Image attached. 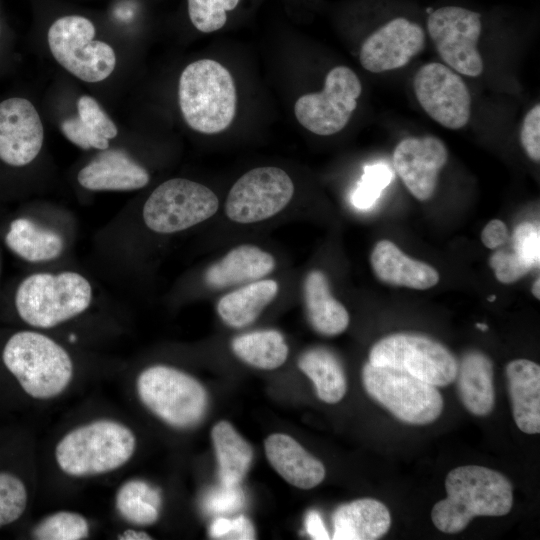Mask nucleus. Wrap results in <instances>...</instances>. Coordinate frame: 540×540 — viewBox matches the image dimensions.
<instances>
[{"mask_svg":"<svg viewBox=\"0 0 540 540\" xmlns=\"http://www.w3.org/2000/svg\"><path fill=\"white\" fill-rule=\"evenodd\" d=\"M521 144L531 160H540V106L536 104L525 116L520 132Z\"/></svg>","mask_w":540,"mask_h":540,"instance_id":"obj_42","label":"nucleus"},{"mask_svg":"<svg viewBox=\"0 0 540 540\" xmlns=\"http://www.w3.org/2000/svg\"><path fill=\"white\" fill-rule=\"evenodd\" d=\"M476 327L481 331H486L488 329V326L484 323H476Z\"/></svg>","mask_w":540,"mask_h":540,"instance_id":"obj_47","label":"nucleus"},{"mask_svg":"<svg viewBox=\"0 0 540 540\" xmlns=\"http://www.w3.org/2000/svg\"><path fill=\"white\" fill-rule=\"evenodd\" d=\"M139 399L166 424L189 429L205 415L208 397L202 384L191 375L166 365L144 369L137 377Z\"/></svg>","mask_w":540,"mask_h":540,"instance_id":"obj_6","label":"nucleus"},{"mask_svg":"<svg viewBox=\"0 0 540 540\" xmlns=\"http://www.w3.org/2000/svg\"><path fill=\"white\" fill-rule=\"evenodd\" d=\"M95 27L86 17L67 15L55 20L48 30V45L55 60L85 82H100L113 72V48L94 40Z\"/></svg>","mask_w":540,"mask_h":540,"instance_id":"obj_9","label":"nucleus"},{"mask_svg":"<svg viewBox=\"0 0 540 540\" xmlns=\"http://www.w3.org/2000/svg\"><path fill=\"white\" fill-rule=\"evenodd\" d=\"M298 367L313 382L321 401L335 404L345 396L347 382L343 367L328 349L317 347L305 351L299 357Z\"/></svg>","mask_w":540,"mask_h":540,"instance_id":"obj_29","label":"nucleus"},{"mask_svg":"<svg viewBox=\"0 0 540 540\" xmlns=\"http://www.w3.org/2000/svg\"><path fill=\"white\" fill-rule=\"evenodd\" d=\"M244 504V495L239 485L213 489L205 498V508L212 514L233 513Z\"/></svg>","mask_w":540,"mask_h":540,"instance_id":"obj_41","label":"nucleus"},{"mask_svg":"<svg viewBox=\"0 0 540 540\" xmlns=\"http://www.w3.org/2000/svg\"><path fill=\"white\" fill-rule=\"evenodd\" d=\"M307 533L313 539H329L328 532L323 524L322 518L317 511H310L305 519Z\"/></svg>","mask_w":540,"mask_h":540,"instance_id":"obj_44","label":"nucleus"},{"mask_svg":"<svg viewBox=\"0 0 540 540\" xmlns=\"http://www.w3.org/2000/svg\"><path fill=\"white\" fill-rule=\"evenodd\" d=\"M362 382L372 399L404 423L429 424L442 413L443 399L436 386L403 370L367 362Z\"/></svg>","mask_w":540,"mask_h":540,"instance_id":"obj_7","label":"nucleus"},{"mask_svg":"<svg viewBox=\"0 0 540 540\" xmlns=\"http://www.w3.org/2000/svg\"><path fill=\"white\" fill-rule=\"evenodd\" d=\"M136 444L134 432L125 424L98 419L67 432L55 447V461L71 477L106 474L124 466Z\"/></svg>","mask_w":540,"mask_h":540,"instance_id":"obj_2","label":"nucleus"},{"mask_svg":"<svg viewBox=\"0 0 540 540\" xmlns=\"http://www.w3.org/2000/svg\"><path fill=\"white\" fill-rule=\"evenodd\" d=\"M8 248L29 262L49 261L63 251V238L28 218H17L9 226L5 236Z\"/></svg>","mask_w":540,"mask_h":540,"instance_id":"obj_28","label":"nucleus"},{"mask_svg":"<svg viewBox=\"0 0 540 540\" xmlns=\"http://www.w3.org/2000/svg\"><path fill=\"white\" fill-rule=\"evenodd\" d=\"M44 129L33 104L24 98H9L0 103V159L20 167L39 154Z\"/></svg>","mask_w":540,"mask_h":540,"instance_id":"obj_17","label":"nucleus"},{"mask_svg":"<svg viewBox=\"0 0 540 540\" xmlns=\"http://www.w3.org/2000/svg\"><path fill=\"white\" fill-rule=\"evenodd\" d=\"M495 299H496V295H490V296L488 297V301H489V302H493Z\"/></svg>","mask_w":540,"mask_h":540,"instance_id":"obj_48","label":"nucleus"},{"mask_svg":"<svg viewBox=\"0 0 540 540\" xmlns=\"http://www.w3.org/2000/svg\"><path fill=\"white\" fill-rule=\"evenodd\" d=\"M90 526L87 519L72 511H58L42 519L32 536L40 540H81L87 538Z\"/></svg>","mask_w":540,"mask_h":540,"instance_id":"obj_32","label":"nucleus"},{"mask_svg":"<svg viewBox=\"0 0 540 540\" xmlns=\"http://www.w3.org/2000/svg\"><path fill=\"white\" fill-rule=\"evenodd\" d=\"M211 438L221 484L239 485L252 463V446L228 421L217 422L212 428Z\"/></svg>","mask_w":540,"mask_h":540,"instance_id":"obj_27","label":"nucleus"},{"mask_svg":"<svg viewBox=\"0 0 540 540\" xmlns=\"http://www.w3.org/2000/svg\"><path fill=\"white\" fill-rule=\"evenodd\" d=\"M332 523L334 540H376L388 532L391 515L384 503L361 498L337 507Z\"/></svg>","mask_w":540,"mask_h":540,"instance_id":"obj_23","label":"nucleus"},{"mask_svg":"<svg viewBox=\"0 0 540 540\" xmlns=\"http://www.w3.org/2000/svg\"><path fill=\"white\" fill-rule=\"evenodd\" d=\"M5 368L31 398L48 400L70 385L74 365L68 352L50 337L35 331H19L2 350Z\"/></svg>","mask_w":540,"mask_h":540,"instance_id":"obj_3","label":"nucleus"},{"mask_svg":"<svg viewBox=\"0 0 540 540\" xmlns=\"http://www.w3.org/2000/svg\"><path fill=\"white\" fill-rule=\"evenodd\" d=\"M162 498L160 491L143 480L125 482L116 494V509L124 520L139 526L155 523Z\"/></svg>","mask_w":540,"mask_h":540,"instance_id":"obj_31","label":"nucleus"},{"mask_svg":"<svg viewBox=\"0 0 540 540\" xmlns=\"http://www.w3.org/2000/svg\"><path fill=\"white\" fill-rule=\"evenodd\" d=\"M79 184L94 191H130L143 188L149 174L124 151L105 149L77 175Z\"/></svg>","mask_w":540,"mask_h":540,"instance_id":"obj_18","label":"nucleus"},{"mask_svg":"<svg viewBox=\"0 0 540 540\" xmlns=\"http://www.w3.org/2000/svg\"><path fill=\"white\" fill-rule=\"evenodd\" d=\"M209 534L214 539H255L254 526L244 515L232 519L225 517L216 518L210 525Z\"/></svg>","mask_w":540,"mask_h":540,"instance_id":"obj_39","label":"nucleus"},{"mask_svg":"<svg viewBox=\"0 0 540 540\" xmlns=\"http://www.w3.org/2000/svg\"><path fill=\"white\" fill-rule=\"evenodd\" d=\"M393 178L394 171L386 163L366 165L360 181L351 194L352 205L361 210L370 209Z\"/></svg>","mask_w":540,"mask_h":540,"instance_id":"obj_33","label":"nucleus"},{"mask_svg":"<svg viewBox=\"0 0 540 540\" xmlns=\"http://www.w3.org/2000/svg\"><path fill=\"white\" fill-rule=\"evenodd\" d=\"M447 160L445 144L434 136L404 138L392 156L395 172L419 201H427L433 196L439 173Z\"/></svg>","mask_w":540,"mask_h":540,"instance_id":"obj_15","label":"nucleus"},{"mask_svg":"<svg viewBox=\"0 0 540 540\" xmlns=\"http://www.w3.org/2000/svg\"><path fill=\"white\" fill-rule=\"evenodd\" d=\"M178 98L188 126L203 134L222 132L236 113L233 78L224 66L211 59L197 60L183 70Z\"/></svg>","mask_w":540,"mask_h":540,"instance_id":"obj_4","label":"nucleus"},{"mask_svg":"<svg viewBox=\"0 0 540 540\" xmlns=\"http://www.w3.org/2000/svg\"><path fill=\"white\" fill-rule=\"evenodd\" d=\"M446 498L432 508L431 519L443 533L464 530L477 516H504L513 506V487L500 472L464 465L452 469L445 479Z\"/></svg>","mask_w":540,"mask_h":540,"instance_id":"obj_1","label":"nucleus"},{"mask_svg":"<svg viewBox=\"0 0 540 540\" xmlns=\"http://www.w3.org/2000/svg\"><path fill=\"white\" fill-rule=\"evenodd\" d=\"M368 362L403 370L436 387L452 383L458 368V361L443 344L416 333L383 337L371 348Z\"/></svg>","mask_w":540,"mask_h":540,"instance_id":"obj_8","label":"nucleus"},{"mask_svg":"<svg viewBox=\"0 0 540 540\" xmlns=\"http://www.w3.org/2000/svg\"><path fill=\"white\" fill-rule=\"evenodd\" d=\"M119 539L124 540H145V539H152V537L144 532V531H138L134 529H128L124 531L122 534L119 535Z\"/></svg>","mask_w":540,"mask_h":540,"instance_id":"obj_45","label":"nucleus"},{"mask_svg":"<svg viewBox=\"0 0 540 540\" xmlns=\"http://www.w3.org/2000/svg\"><path fill=\"white\" fill-rule=\"evenodd\" d=\"M512 250L532 268H538L540 261L539 227L531 222L517 225L512 234Z\"/></svg>","mask_w":540,"mask_h":540,"instance_id":"obj_37","label":"nucleus"},{"mask_svg":"<svg viewBox=\"0 0 540 540\" xmlns=\"http://www.w3.org/2000/svg\"><path fill=\"white\" fill-rule=\"evenodd\" d=\"M303 297L307 317L312 328L324 336H336L349 325V314L344 305L331 293L326 275L312 270L305 277Z\"/></svg>","mask_w":540,"mask_h":540,"instance_id":"obj_25","label":"nucleus"},{"mask_svg":"<svg viewBox=\"0 0 540 540\" xmlns=\"http://www.w3.org/2000/svg\"><path fill=\"white\" fill-rule=\"evenodd\" d=\"M293 194V181L284 170L257 167L243 174L231 187L225 213L240 224L264 221L281 212Z\"/></svg>","mask_w":540,"mask_h":540,"instance_id":"obj_13","label":"nucleus"},{"mask_svg":"<svg viewBox=\"0 0 540 540\" xmlns=\"http://www.w3.org/2000/svg\"><path fill=\"white\" fill-rule=\"evenodd\" d=\"M278 291V283L272 279L247 283L222 296L217 304V313L232 328L246 327L258 318Z\"/></svg>","mask_w":540,"mask_h":540,"instance_id":"obj_26","label":"nucleus"},{"mask_svg":"<svg viewBox=\"0 0 540 540\" xmlns=\"http://www.w3.org/2000/svg\"><path fill=\"white\" fill-rule=\"evenodd\" d=\"M264 448L275 471L297 488H314L325 478L324 465L289 435H269L265 439Z\"/></svg>","mask_w":540,"mask_h":540,"instance_id":"obj_20","label":"nucleus"},{"mask_svg":"<svg viewBox=\"0 0 540 540\" xmlns=\"http://www.w3.org/2000/svg\"><path fill=\"white\" fill-rule=\"evenodd\" d=\"M427 29L448 67L469 77L482 74L484 66L478 50L482 22L477 12L460 6L440 7L429 14Z\"/></svg>","mask_w":540,"mask_h":540,"instance_id":"obj_12","label":"nucleus"},{"mask_svg":"<svg viewBox=\"0 0 540 540\" xmlns=\"http://www.w3.org/2000/svg\"><path fill=\"white\" fill-rule=\"evenodd\" d=\"M512 413L526 434L540 432V367L528 359H515L505 368Z\"/></svg>","mask_w":540,"mask_h":540,"instance_id":"obj_21","label":"nucleus"},{"mask_svg":"<svg viewBox=\"0 0 540 540\" xmlns=\"http://www.w3.org/2000/svg\"><path fill=\"white\" fill-rule=\"evenodd\" d=\"M531 292L537 300L540 299V279L539 278L534 280L532 288H531Z\"/></svg>","mask_w":540,"mask_h":540,"instance_id":"obj_46","label":"nucleus"},{"mask_svg":"<svg viewBox=\"0 0 540 540\" xmlns=\"http://www.w3.org/2000/svg\"><path fill=\"white\" fill-rule=\"evenodd\" d=\"M361 92V82L353 70L346 66L334 67L326 75L321 92L305 94L296 101L295 116L314 134H335L349 122Z\"/></svg>","mask_w":540,"mask_h":540,"instance_id":"obj_11","label":"nucleus"},{"mask_svg":"<svg viewBox=\"0 0 540 540\" xmlns=\"http://www.w3.org/2000/svg\"><path fill=\"white\" fill-rule=\"evenodd\" d=\"M424 46L422 27L407 18L397 17L364 41L359 60L363 68L372 73L395 70L405 66Z\"/></svg>","mask_w":540,"mask_h":540,"instance_id":"obj_16","label":"nucleus"},{"mask_svg":"<svg viewBox=\"0 0 540 540\" xmlns=\"http://www.w3.org/2000/svg\"><path fill=\"white\" fill-rule=\"evenodd\" d=\"M480 238L485 247L497 249L508 241V228L502 220L493 219L485 225Z\"/></svg>","mask_w":540,"mask_h":540,"instance_id":"obj_43","label":"nucleus"},{"mask_svg":"<svg viewBox=\"0 0 540 540\" xmlns=\"http://www.w3.org/2000/svg\"><path fill=\"white\" fill-rule=\"evenodd\" d=\"M488 263L496 279L503 284L514 283L533 269L513 250L500 249L495 251L490 256Z\"/></svg>","mask_w":540,"mask_h":540,"instance_id":"obj_36","label":"nucleus"},{"mask_svg":"<svg viewBox=\"0 0 540 540\" xmlns=\"http://www.w3.org/2000/svg\"><path fill=\"white\" fill-rule=\"evenodd\" d=\"M370 263L375 276L392 286L426 290L439 282V274L435 268L409 257L387 239L375 244Z\"/></svg>","mask_w":540,"mask_h":540,"instance_id":"obj_19","label":"nucleus"},{"mask_svg":"<svg viewBox=\"0 0 540 540\" xmlns=\"http://www.w3.org/2000/svg\"><path fill=\"white\" fill-rule=\"evenodd\" d=\"M27 504L28 492L23 480L9 471H0V528L19 520Z\"/></svg>","mask_w":540,"mask_h":540,"instance_id":"obj_35","label":"nucleus"},{"mask_svg":"<svg viewBox=\"0 0 540 540\" xmlns=\"http://www.w3.org/2000/svg\"><path fill=\"white\" fill-rule=\"evenodd\" d=\"M274 257L255 245H240L209 266L204 279L216 289L247 284L270 274L275 268Z\"/></svg>","mask_w":540,"mask_h":540,"instance_id":"obj_22","label":"nucleus"},{"mask_svg":"<svg viewBox=\"0 0 540 540\" xmlns=\"http://www.w3.org/2000/svg\"><path fill=\"white\" fill-rule=\"evenodd\" d=\"M457 390L464 407L473 415L486 416L495 406L493 363L481 351L470 350L458 362Z\"/></svg>","mask_w":540,"mask_h":540,"instance_id":"obj_24","label":"nucleus"},{"mask_svg":"<svg viewBox=\"0 0 540 540\" xmlns=\"http://www.w3.org/2000/svg\"><path fill=\"white\" fill-rule=\"evenodd\" d=\"M218 208L219 199L210 188L189 179L173 178L155 188L142 214L149 229L171 234L211 218Z\"/></svg>","mask_w":540,"mask_h":540,"instance_id":"obj_10","label":"nucleus"},{"mask_svg":"<svg viewBox=\"0 0 540 540\" xmlns=\"http://www.w3.org/2000/svg\"><path fill=\"white\" fill-rule=\"evenodd\" d=\"M61 130L68 140L82 149L105 150L109 147L108 139L91 130L79 117L64 120Z\"/></svg>","mask_w":540,"mask_h":540,"instance_id":"obj_40","label":"nucleus"},{"mask_svg":"<svg viewBox=\"0 0 540 540\" xmlns=\"http://www.w3.org/2000/svg\"><path fill=\"white\" fill-rule=\"evenodd\" d=\"M79 118L94 132L106 139L116 137L118 130L114 122L91 96H81L77 103Z\"/></svg>","mask_w":540,"mask_h":540,"instance_id":"obj_38","label":"nucleus"},{"mask_svg":"<svg viewBox=\"0 0 540 540\" xmlns=\"http://www.w3.org/2000/svg\"><path fill=\"white\" fill-rule=\"evenodd\" d=\"M241 0H187L188 16L193 26L212 33L223 28L228 13L234 11Z\"/></svg>","mask_w":540,"mask_h":540,"instance_id":"obj_34","label":"nucleus"},{"mask_svg":"<svg viewBox=\"0 0 540 540\" xmlns=\"http://www.w3.org/2000/svg\"><path fill=\"white\" fill-rule=\"evenodd\" d=\"M413 87L421 107L440 125L456 130L468 123L470 92L461 76L447 65L425 64L415 74Z\"/></svg>","mask_w":540,"mask_h":540,"instance_id":"obj_14","label":"nucleus"},{"mask_svg":"<svg viewBox=\"0 0 540 540\" xmlns=\"http://www.w3.org/2000/svg\"><path fill=\"white\" fill-rule=\"evenodd\" d=\"M91 299V285L79 273H35L17 287L15 307L28 325L52 328L84 312Z\"/></svg>","mask_w":540,"mask_h":540,"instance_id":"obj_5","label":"nucleus"},{"mask_svg":"<svg viewBox=\"0 0 540 540\" xmlns=\"http://www.w3.org/2000/svg\"><path fill=\"white\" fill-rule=\"evenodd\" d=\"M231 348L234 354L250 366L273 370L284 364L288 346L276 330H259L235 337Z\"/></svg>","mask_w":540,"mask_h":540,"instance_id":"obj_30","label":"nucleus"}]
</instances>
